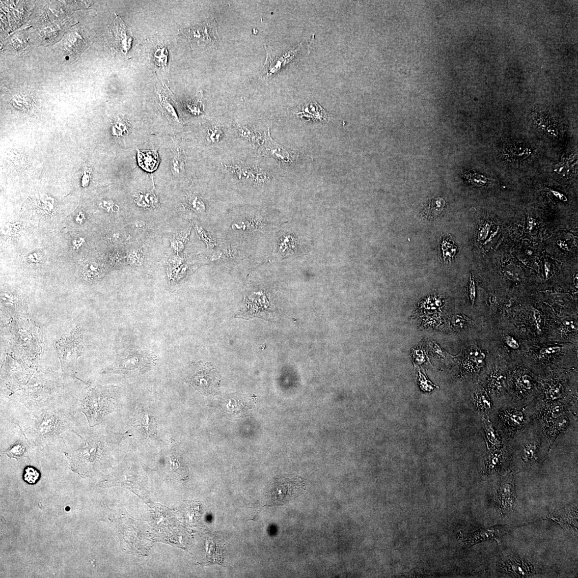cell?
Masks as SVG:
<instances>
[{
    "label": "cell",
    "mask_w": 578,
    "mask_h": 578,
    "mask_svg": "<svg viewBox=\"0 0 578 578\" xmlns=\"http://www.w3.org/2000/svg\"><path fill=\"white\" fill-rule=\"evenodd\" d=\"M62 390L58 375L40 372L24 387L20 400L29 410H36L59 400Z\"/></svg>",
    "instance_id": "3"
},
{
    "label": "cell",
    "mask_w": 578,
    "mask_h": 578,
    "mask_svg": "<svg viewBox=\"0 0 578 578\" xmlns=\"http://www.w3.org/2000/svg\"><path fill=\"white\" fill-rule=\"evenodd\" d=\"M503 571L515 577H528L533 574L532 566L521 558L511 556L500 564Z\"/></svg>",
    "instance_id": "16"
},
{
    "label": "cell",
    "mask_w": 578,
    "mask_h": 578,
    "mask_svg": "<svg viewBox=\"0 0 578 578\" xmlns=\"http://www.w3.org/2000/svg\"><path fill=\"white\" fill-rule=\"evenodd\" d=\"M130 128V124L124 119L117 120L112 127L113 135L117 136H123L128 134Z\"/></svg>",
    "instance_id": "33"
},
{
    "label": "cell",
    "mask_w": 578,
    "mask_h": 578,
    "mask_svg": "<svg viewBox=\"0 0 578 578\" xmlns=\"http://www.w3.org/2000/svg\"><path fill=\"white\" fill-rule=\"evenodd\" d=\"M496 492V504L503 515L512 511L516 498L515 480L509 469L501 475Z\"/></svg>",
    "instance_id": "13"
},
{
    "label": "cell",
    "mask_w": 578,
    "mask_h": 578,
    "mask_svg": "<svg viewBox=\"0 0 578 578\" xmlns=\"http://www.w3.org/2000/svg\"><path fill=\"white\" fill-rule=\"evenodd\" d=\"M507 446L510 456L509 470L514 473L539 468L551 449L541 423L536 418L516 433Z\"/></svg>",
    "instance_id": "2"
},
{
    "label": "cell",
    "mask_w": 578,
    "mask_h": 578,
    "mask_svg": "<svg viewBox=\"0 0 578 578\" xmlns=\"http://www.w3.org/2000/svg\"><path fill=\"white\" fill-rule=\"evenodd\" d=\"M194 226H195L196 230H197L198 234L201 237L202 239L207 243V245L209 246H213L214 244V242L212 240L210 237L207 236L204 230L201 228L200 226L195 223L194 224Z\"/></svg>",
    "instance_id": "45"
},
{
    "label": "cell",
    "mask_w": 578,
    "mask_h": 578,
    "mask_svg": "<svg viewBox=\"0 0 578 578\" xmlns=\"http://www.w3.org/2000/svg\"><path fill=\"white\" fill-rule=\"evenodd\" d=\"M137 160L140 167L149 172L156 170L160 163L158 153L155 150L143 151L138 150Z\"/></svg>",
    "instance_id": "23"
},
{
    "label": "cell",
    "mask_w": 578,
    "mask_h": 578,
    "mask_svg": "<svg viewBox=\"0 0 578 578\" xmlns=\"http://www.w3.org/2000/svg\"><path fill=\"white\" fill-rule=\"evenodd\" d=\"M157 361V356L152 351L129 348L119 354L116 360L104 369L102 373L137 376L150 371Z\"/></svg>",
    "instance_id": "5"
},
{
    "label": "cell",
    "mask_w": 578,
    "mask_h": 578,
    "mask_svg": "<svg viewBox=\"0 0 578 578\" xmlns=\"http://www.w3.org/2000/svg\"><path fill=\"white\" fill-rule=\"evenodd\" d=\"M466 319L461 315H456L451 319V323L453 326L457 330H460L463 329L465 324H466Z\"/></svg>",
    "instance_id": "43"
},
{
    "label": "cell",
    "mask_w": 578,
    "mask_h": 578,
    "mask_svg": "<svg viewBox=\"0 0 578 578\" xmlns=\"http://www.w3.org/2000/svg\"><path fill=\"white\" fill-rule=\"evenodd\" d=\"M550 518L557 522L565 529L577 528V510L576 507L559 510L550 515Z\"/></svg>",
    "instance_id": "22"
},
{
    "label": "cell",
    "mask_w": 578,
    "mask_h": 578,
    "mask_svg": "<svg viewBox=\"0 0 578 578\" xmlns=\"http://www.w3.org/2000/svg\"><path fill=\"white\" fill-rule=\"evenodd\" d=\"M82 439L84 443L81 448L67 455L74 468L84 473L86 469V472H89L93 464L102 459L108 446L103 436L94 435Z\"/></svg>",
    "instance_id": "7"
},
{
    "label": "cell",
    "mask_w": 578,
    "mask_h": 578,
    "mask_svg": "<svg viewBox=\"0 0 578 578\" xmlns=\"http://www.w3.org/2000/svg\"><path fill=\"white\" fill-rule=\"evenodd\" d=\"M30 448V443L26 436V434L21 429L20 438L17 441L11 445L6 451V455L11 458H15L17 460L25 456Z\"/></svg>",
    "instance_id": "24"
},
{
    "label": "cell",
    "mask_w": 578,
    "mask_h": 578,
    "mask_svg": "<svg viewBox=\"0 0 578 578\" xmlns=\"http://www.w3.org/2000/svg\"><path fill=\"white\" fill-rule=\"evenodd\" d=\"M187 206L189 209L197 213L204 212L205 210L203 201L196 195L190 196L187 200Z\"/></svg>",
    "instance_id": "30"
},
{
    "label": "cell",
    "mask_w": 578,
    "mask_h": 578,
    "mask_svg": "<svg viewBox=\"0 0 578 578\" xmlns=\"http://www.w3.org/2000/svg\"><path fill=\"white\" fill-rule=\"evenodd\" d=\"M188 236V233H182L174 236L173 238L171 240V246L173 248L174 251L177 253H180L184 248V243L186 242Z\"/></svg>",
    "instance_id": "35"
},
{
    "label": "cell",
    "mask_w": 578,
    "mask_h": 578,
    "mask_svg": "<svg viewBox=\"0 0 578 578\" xmlns=\"http://www.w3.org/2000/svg\"><path fill=\"white\" fill-rule=\"evenodd\" d=\"M304 482L299 476L282 475L274 481L270 492L271 503L282 505L291 501L304 491Z\"/></svg>",
    "instance_id": "10"
},
{
    "label": "cell",
    "mask_w": 578,
    "mask_h": 578,
    "mask_svg": "<svg viewBox=\"0 0 578 578\" xmlns=\"http://www.w3.org/2000/svg\"><path fill=\"white\" fill-rule=\"evenodd\" d=\"M535 418L532 403L523 408L504 405L495 408L490 416L493 425L506 442Z\"/></svg>",
    "instance_id": "4"
},
{
    "label": "cell",
    "mask_w": 578,
    "mask_h": 578,
    "mask_svg": "<svg viewBox=\"0 0 578 578\" xmlns=\"http://www.w3.org/2000/svg\"><path fill=\"white\" fill-rule=\"evenodd\" d=\"M413 359L417 365H421L426 360V355L421 349H415L412 353Z\"/></svg>",
    "instance_id": "41"
},
{
    "label": "cell",
    "mask_w": 578,
    "mask_h": 578,
    "mask_svg": "<svg viewBox=\"0 0 578 578\" xmlns=\"http://www.w3.org/2000/svg\"><path fill=\"white\" fill-rule=\"evenodd\" d=\"M31 411L26 432L29 440L39 448L49 446L74 430V410L61 401Z\"/></svg>",
    "instance_id": "1"
},
{
    "label": "cell",
    "mask_w": 578,
    "mask_h": 578,
    "mask_svg": "<svg viewBox=\"0 0 578 578\" xmlns=\"http://www.w3.org/2000/svg\"><path fill=\"white\" fill-rule=\"evenodd\" d=\"M114 389L103 386L94 387L87 392L81 410L91 427L97 425L106 415L114 412L116 407Z\"/></svg>",
    "instance_id": "6"
},
{
    "label": "cell",
    "mask_w": 578,
    "mask_h": 578,
    "mask_svg": "<svg viewBox=\"0 0 578 578\" xmlns=\"http://www.w3.org/2000/svg\"><path fill=\"white\" fill-rule=\"evenodd\" d=\"M144 257L140 249H134L129 253L128 261L132 266H140L143 263Z\"/></svg>",
    "instance_id": "37"
},
{
    "label": "cell",
    "mask_w": 578,
    "mask_h": 578,
    "mask_svg": "<svg viewBox=\"0 0 578 578\" xmlns=\"http://www.w3.org/2000/svg\"><path fill=\"white\" fill-rule=\"evenodd\" d=\"M111 30L115 49L124 55H127L133 43V34L130 28L120 17L116 16Z\"/></svg>",
    "instance_id": "15"
},
{
    "label": "cell",
    "mask_w": 578,
    "mask_h": 578,
    "mask_svg": "<svg viewBox=\"0 0 578 578\" xmlns=\"http://www.w3.org/2000/svg\"><path fill=\"white\" fill-rule=\"evenodd\" d=\"M537 381L526 372H518L510 379L508 394L510 404L523 408L532 404L537 397Z\"/></svg>",
    "instance_id": "8"
},
{
    "label": "cell",
    "mask_w": 578,
    "mask_h": 578,
    "mask_svg": "<svg viewBox=\"0 0 578 578\" xmlns=\"http://www.w3.org/2000/svg\"><path fill=\"white\" fill-rule=\"evenodd\" d=\"M97 265L88 266L84 272L85 278L89 281H96L101 277L103 272Z\"/></svg>",
    "instance_id": "34"
},
{
    "label": "cell",
    "mask_w": 578,
    "mask_h": 578,
    "mask_svg": "<svg viewBox=\"0 0 578 578\" xmlns=\"http://www.w3.org/2000/svg\"><path fill=\"white\" fill-rule=\"evenodd\" d=\"M490 228V225L487 223L481 229L478 235L479 241H484L486 239L489 234Z\"/></svg>",
    "instance_id": "46"
},
{
    "label": "cell",
    "mask_w": 578,
    "mask_h": 578,
    "mask_svg": "<svg viewBox=\"0 0 578 578\" xmlns=\"http://www.w3.org/2000/svg\"><path fill=\"white\" fill-rule=\"evenodd\" d=\"M505 341L508 346L513 349H517L519 348V344L515 340V339L511 336H507L505 338Z\"/></svg>",
    "instance_id": "49"
},
{
    "label": "cell",
    "mask_w": 578,
    "mask_h": 578,
    "mask_svg": "<svg viewBox=\"0 0 578 578\" xmlns=\"http://www.w3.org/2000/svg\"><path fill=\"white\" fill-rule=\"evenodd\" d=\"M442 306V303L440 301L438 300L433 303L431 298H429L428 300L421 303L419 306V309H424L425 311H434Z\"/></svg>",
    "instance_id": "39"
},
{
    "label": "cell",
    "mask_w": 578,
    "mask_h": 578,
    "mask_svg": "<svg viewBox=\"0 0 578 578\" xmlns=\"http://www.w3.org/2000/svg\"><path fill=\"white\" fill-rule=\"evenodd\" d=\"M545 272H546V275L547 276H548V275H549V273L550 272V271L549 270V266H548V264L547 263H546V264H545Z\"/></svg>",
    "instance_id": "52"
},
{
    "label": "cell",
    "mask_w": 578,
    "mask_h": 578,
    "mask_svg": "<svg viewBox=\"0 0 578 578\" xmlns=\"http://www.w3.org/2000/svg\"><path fill=\"white\" fill-rule=\"evenodd\" d=\"M445 204V201L442 198L433 199L424 210L425 216L429 219L438 217L442 212Z\"/></svg>",
    "instance_id": "26"
},
{
    "label": "cell",
    "mask_w": 578,
    "mask_h": 578,
    "mask_svg": "<svg viewBox=\"0 0 578 578\" xmlns=\"http://www.w3.org/2000/svg\"><path fill=\"white\" fill-rule=\"evenodd\" d=\"M271 142L272 143L271 153L274 155L276 158L282 159L285 162H288L289 161L292 160V156L287 151L280 146L279 145L274 144L275 142L272 141L270 138Z\"/></svg>",
    "instance_id": "31"
},
{
    "label": "cell",
    "mask_w": 578,
    "mask_h": 578,
    "mask_svg": "<svg viewBox=\"0 0 578 578\" xmlns=\"http://www.w3.org/2000/svg\"><path fill=\"white\" fill-rule=\"evenodd\" d=\"M186 34L191 44L202 48L213 49L219 40L217 23L214 20H206L190 28Z\"/></svg>",
    "instance_id": "12"
},
{
    "label": "cell",
    "mask_w": 578,
    "mask_h": 578,
    "mask_svg": "<svg viewBox=\"0 0 578 578\" xmlns=\"http://www.w3.org/2000/svg\"><path fill=\"white\" fill-rule=\"evenodd\" d=\"M135 202L139 206L144 208H155L159 204L158 199L154 192L138 194L136 196Z\"/></svg>",
    "instance_id": "27"
},
{
    "label": "cell",
    "mask_w": 578,
    "mask_h": 578,
    "mask_svg": "<svg viewBox=\"0 0 578 578\" xmlns=\"http://www.w3.org/2000/svg\"><path fill=\"white\" fill-rule=\"evenodd\" d=\"M467 176L470 182H472L474 184L477 185V186H482V185L485 184L486 182L485 178L477 174H468L467 175Z\"/></svg>",
    "instance_id": "44"
},
{
    "label": "cell",
    "mask_w": 578,
    "mask_h": 578,
    "mask_svg": "<svg viewBox=\"0 0 578 578\" xmlns=\"http://www.w3.org/2000/svg\"><path fill=\"white\" fill-rule=\"evenodd\" d=\"M187 380L202 394L209 395L218 391L221 379L214 366L203 361L193 362L187 371Z\"/></svg>",
    "instance_id": "9"
},
{
    "label": "cell",
    "mask_w": 578,
    "mask_h": 578,
    "mask_svg": "<svg viewBox=\"0 0 578 578\" xmlns=\"http://www.w3.org/2000/svg\"><path fill=\"white\" fill-rule=\"evenodd\" d=\"M134 426L140 437L148 439L156 437L157 422L156 418L150 413L141 411L135 417Z\"/></svg>",
    "instance_id": "17"
},
{
    "label": "cell",
    "mask_w": 578,
    "mask_h": 578,
    "mask_svg": "<svg viewBox=\"0 0 578 578\" xmlns=\"http://www.w3.org/2000/svg\"><path fill=\"white\" fill-rule=\"evenodd\" d=\"M468 296L472 306L474 305L476 297V285L473 274L470 275L468 284Z\"/></svg>",
    "instance_id": "40"
},
{
    "label": "cell",
    "mask_w": 578,
    "mask_h": 578,
    "mask_svg": "<svg viewBox=\"0 0 578 578\" xmlns=\"http://www.w3.org/2000/svg\"><path fill=\"white\" fill-rule=\"evenodd\" d=\"M560 350H561V348L559 347H550L542 349L540 351V354L542 355H550L555 354Z\"/></svg>",
    "instance_id": "48"
},
{
    "label": "cell",
    "mask_w": 578,
    "mask_h": 578,
    "mask_svg": "<svg viewBox=\"0 0 578 578\" xmlns=\"http://www.w3.org/2000/svg\"><path fill=\"white\" fill-rule=\"evenodd\" d=\"M533 316L535 324L536 327H537L538 329L540 330L541 321L540 313L538 311H535L534 312Z\"/></svg>",
    "instance_id": "50"
},
{
    "label": "cell",
    "mask_w": 578,
    "mask_h": 578,
    "mask_svg": "<svg viewBox=\"0 0 578 578\" xmlns=\"http://www.w3.org/2000/svg\"><path fill=\"white\" fill-rule=\"evenodd\" d=\"M472 398L474 407L481 416H490L495 410L491 398L483 388L476 389Z\"/></svg>",
    "instance_id": "21"
},
{
    "label": "cell",
    "mask_w": 578,
    "mask_h": 578,
    "mask_svg": "<svg viewBox=\"0 0 578 578\" xmlns=\"http://www.w3.org/2000/svg\"><path fill=\"white\" fill-rule=\"evenodd\" d=\"M220 130L216 128H212L209 130L208 135L207 137L208 140H211L213 142L218 141L220 137Z\"/></svg>",
    "instance_id": "47"
},
{
    "label": "cell",
    "mask_w": 578,
    "mask_h": 578,
    "mask_svg": "<svg viewBox=\"0 0 578 578\" xmlns=\"http://www.w3.org/2000/svg\"><path fill=\"white\" fill-rule=\"evenodd\" d=\"M564 325L565 327H567V328H568L569 329H570L572 330H576V327L573 323V322L566 321L564 322Z\"/></svg>",
    "instance_id": "51"
},
{
    "label": "cell",
    "mask_w": 578,
    "mask_h": 578,
    "mask_svg": "<svg viewBox=\"0 0 578 578\" xmlns=\"http://www.w3.org/2000/svg\"><path fill=\"white\" fill-rule=\"evenodd\" d=\"M57 344L63 372L70 375H75L76 361L83 349L80 330H75L71 335L61 339Z\"/></svg>",
    "instance_id": "11"
},
{
    "label": "cell",
    "mask_w": 578,
    "mask_h": 578,
    "mask_svg": "<svg viewBox=\"0 0 578 578\" xmlns=\"http://www.w3.org/2000/svg\"><path fill=\"white\" fill-rule=\"evenodd\" d=\"M168 53L165 48H159L154 53V62L160 68L166 67Z\"/></svg>",
    "instance_id": "32"
},
{
    "label": "cell",
    "mask_w": 578,
    "mask_h": 578,
    "mask_svg": "<svg viewBox=\"0 0 578 578\" xmlns=\"http://www.w3.org/2000/svg\"><path fill=\"white\" fill-rule=\"evenodd\" d=\"M162 107L163 109L165 110V112L166 111V112L167 113L168 115H170L172 117V119L177 120V117L176 112L174 111V107L171 105L170 103L169 102L166 97L165 98L162 97Z\"/></svg>",
    "instance_id": "42"
},
{
    "label": "cell",
    "mask_w": 578,
    "mask_h": 578,
    "mask_svg": "<svg viewBox=\"0 0 578 578\" xmlns=\"http://www.w3.org/2000/svg\"><path fill=\"white\" fill-rule=\"evenodd\" d=\"M298 115H301V117H305L308 120H329L330 117L327 111L319 105L311 103L308 106H303L302 111L298 113Z\"/></svg>",
    "instance_id": "25"
},
{
    "label": "cell",
    "mask_w": 578,
    "mask_h": 578,
    "mask_svg": "<svg viewBox=\"0 0 578 578\" xmlns=\"http://www.w3.org/2000/svg\"><path fill=\"white\" fill-rule=\"evenodd\" d=\"M504 528L501 527H493L489 528H482L472 534H469L464 541L468 545H473L481 541L490 540H495L498 544L500 543L502 536L506 534Z\"/></svg>",
    "instance_id": "18"
},
{
    "label": "cell",
    "mask_w": 578,
    "mask_h": 578,
    "mask_svg": "<svg viewBox=\"0 0 578 578\" xmlns=\"http://www.w3.org/2000/svg\"><path fill=\"white\" fill-rule=\"evenodd\" d=\"M168 459L171 471L174 474L175 473L177 476H178V477L181 478L186 476V470H185L184 467L181 464L180 457L175 451L171 452Z\"/></svg>",
    "instance_id": "28"
},
{
    "label": "cell",
    "mask_w": 578,
    "mask_h": 578,
    "mask_svg": "<svg viewBox=\"0 0 578 578\" xmlns=\"http://www.w3.org/2000/svg\"><path fill=\"white\" fill-rule=\"evenodd\" d=\"M481 416L485 433L488 450H494L503 448L508 442H505L500 436L491 421L490 416Z\"/></svg>",
    "instance_id": "19"
},
{
    "label": "cell",
    "mask_w": 578,
    "mask_h": 578,
    "mask_svg": "<svg viewBox=\"0 0 578 578\" xmlns=\"http://www.w3.org/2000/svg\"><path fill=\"white\" fill-rule=\"evenodd\" d=\"M23 479L28 485L36 484L40 479V473L36 468L27 466L24 469Z\"/></svg>",
    "instance_id": "29"
},
{
    "label": "cell",
    "mask_w": 578,
    "mask_h": 578,
    "mask_svg": "<svg viewBox=\"0 0 578 578\" xmlns=\"http://www.w3.org/2000/svg\"><path fill=\"white\" fill-rule=\"evenodd\" d=\"M510 463L507 444L499 450H488L484 474L502 475L509 469Z\"/></svg>",
    "instance_id": "14"
},
{
    "label": "cell",
    "mask_w": 578,
    "mask_h": 578,
    "mask_svg": "<svg viewBox=\"0 0 578 578\" xmlns=\"http://www.w3.org/2000/svg\"><path fill=\"white\" fill-rule=\"evenodd\" d=\"M300 47L286 52L281 56L274 59H266L264 66V71L267 77H270L275 74L283 68L284 65L289 63L296 55L299 51Z\"/></svg>",
    "instance_id": "20"
},
{
    "label": "cell",
    "mask_w": 578,
    "mask_h": 578,
    "mask_svg": "<svg viewBox=\"0 0 578 578\" xmlns=\"http://www.w3.org/2000/svg\"><path fill=\"white\" fill-rule=\"evenodd\" d=\"M418 384L421 389L426 392H431L437 388V386L434 385L427 378L426 375L423 374L420 370L419 371Z\"/></svg>",
    "instance_id": "36"
},
{
    "label": "cell",
    "mask_w": 578,
    "mask_h": 578,
    "mask_svg": "<svg viewBox=\"0 0 578 578\" xmlns=\"http://www.w3.org/2000/svg\"><path fill=\"white\" fill-rule=\"evenodd\" d=\"M183 158L180 153L175 155L172 161L171 168L174 174L179 175L183 167Z\"/></svg>",
    "instance_id": "38"
}]
</instances>
